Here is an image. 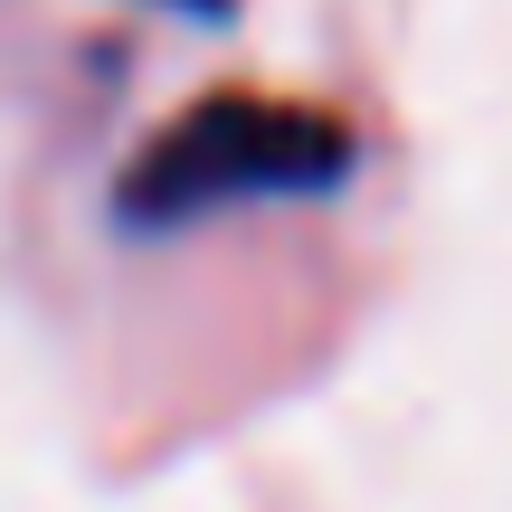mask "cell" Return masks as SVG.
I'll list each match as a JSON object with an SVG mask.
<instances>
[{
  "label": "cell",
  "mask_w": 512,
  "mask_h": 512,
  "mask_svg": "<svg viewBox=\"0 0 512 512\" xmlns=\"http://www.w3.org/2000/svg\"><path fill=\"white\" fill-rule=\"evenodd\" d=\"M351 171V124L323 105H285V95H200L171 133H152L133 152L124 190V228H190L209 209L238 200H313L342 190Z\"/></svg>",
  "instance_id": "6da1fadb"
},
{
  "label": "cell",
  "mask_w": 512,
  "mask_h": 512,
  "mask_svg": "<svg viewBox=\"0 0 512 512\" xmlns=\"http://www.w3.org/2000/svg\"><path fill=\"white\" fill-rule=\"evenodd\" d=\"M171 10H200V19H228L238 0H171Z\"/></svg>",
  "instance_id": "7a4b0ae2"
}]
</instances>
